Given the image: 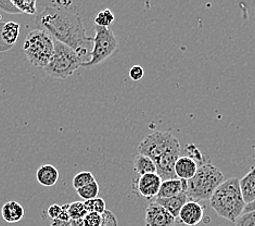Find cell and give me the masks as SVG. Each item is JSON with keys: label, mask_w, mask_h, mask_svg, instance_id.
Instances as JSON below:
<instances>
[{"label": "cell", "mask_w": 255, "mask_h": 226, "mask_svg": "<svg viewBox=\"0 0 255 226\" xmlns=\"http://www.w3.org/2000/svg\"><path fill=\"white\" fill-rule=\"evenodd\" d=\"M36 24L54 40L74 50L83 64L89 62L94 38L86 35L80 11L72 1H53L47 5L37 16Z\"/></svg>", "instance_id": "cell-1"}, {"label": "cell", "mask_w": 255, "mask_h": 226, "mask_svg": "<svg viewBox=\"0 0 255 226\" xmlns=\"http://www.w3.org/2000/svg\"><path fill=\"white\" fill-rule=\"evenodd\" d=\"M210 204L218 217L235 223L244 213L246 208L239 180L236 177L225 180L212 195Z\"/></svg>", "instance_id": "cell-2"}, {"label": "cell", "mask_w": 255, "mask_h": 226, "mask_svg": "<svg viewBox=\"0 0 255 226\" xmlns=\"http://www.w3.org/2000/svg\"><path fill=\"white\" fill-rule=\"evenodd\" d=\"M224 181L225 177L220 169L211 163H202L192 179L187 181L186 194L190 201L196 203L210 200Z\"/></svg>", "instance_id": "cell-3"}, {"label": "cell", "mask_w": 255, "mask_h": 226, "mask_svg": "<svg viewBox=\"0 0 255 226\" xmlns=\"http://www.w3.org/2000/svg\"><path fill=\"white\" fill-rule=\"evenodd\" d=\"M23 50L29 63L44 70L53 57L54 39L42 29L32 30L24 41Z\"/></svg>", "instance_id": "cell-4"}, {"label": "cell", "mask_w": 255, "mask_h": 226, "mask_svg": "<svg viewBox=\"0 0 255 226\" xmlns=\"http://www.w3.org/2000/svg\"><path fill=\"white\" fill-rule=\"evenodd\" d=\"M82 60L74 50L62 42L54 40L53 57L44 71L53 78L66 79L82 68Z\"/></svg>", "instance_id": "cell-5"}, {"label": "cell", "mask_w": 255, "mask_h": 226, "mask_svg": "<svg viewBox=\"0 0 255 226\" xmlns=\"http://www.w3.org/2000/svg\"><path fill=\"white\" fill-rule=\"evenodd\" d=\"M118 41L112 30L95 25V37L92 57L89 62L83 64V68H92L106 61L117 52Z\"/></svg>", "instance_id": "cell-6"}, {"label": "cell", "mask_w": 255, "mask_h": 226, "mask_svg": "<svg viewBox=\"0 0 255 226\" xmlns=\"http://www.w3.org/2000/svg\"><path fill=\"white\" fill-rule=\"evenodd\" d=\"M179 140L171 132H154L145 137L138 146V151L140 155L149 157L155 162L165 152L178 145Z\"/></svg>", "instance_id": "cell-7"}, {"label": "cell", "mask_w": 255, "mask_h": 226, "mask_svg": "<svg viewBox=\"0 0 255 226\" xmlns=\"http://www.w3.org/2000/svg\"><path fill=\"white\" fill-rule=\"evenodd\" d=\"M145 226H174L176 219L165 208L152 201L145 209Z\"/></svg>", "instance_id": "cell-8"}, {"label": "cell", "mask_w": 255, "mask_h": 226, "mask_svg": "<svg viewBox=\"0 0 255 226\" xmlns=\"http://www.w3.org/2000/svg\"><path fill=\"white\" fill-rule=\"evenodd\" d=\"M162 182V179L156 173H149L142 176H138V179L135 181V184H133V187L142 197L147 199H153L156 198L157 194L160 192Z\"/></svg>", "instance_id": "cell-9"}, {"label": "cell", "mask_w": 255, "mask_h": 226, "mask_svg": "<svg viewBox=\"0 0 255 226\" xmlns=\"http://www.w3.org/2000/svg\"><path fill=\"white\" fill-rule=\"evenodd\" d=\"M203 207L196 201H188L180 210L178 219L179 221L187 226H194L203 220Z\"/></svg>", "instance_id": "cell-10"}, {"label": "cell", "mask_w": 255, "mask_h": 226, "mask_svg": "<svg viewBox=\"0 0 255 226\" xmlns=\"http://www.w3.org/2000/svg\"><path fill=\"white\" fill-rule=\"evenodd\" d=\"M198 163L188 156L179 157L175 164V174L179 180L189 181L198 171Z\"/></svg>", "instance_id": "cell-11"}, {"label": "cell", "mask_w": 255, "mask_h": 226, "mask_svg": "<svg viewBox=\"0 0 255 226\" xmlns=\"http://www.w3.org/2000/svg\"><path fill=\"white\" fill-rule=\"evenodd\" d=\"M187 192V181L179 180V179H173L163 181L160 188V192L157 194L156 198H171L181 193Z\"/></svg>", "instance_id": "cell-12"}, {"label": "cell", "mask_w": 255, "mask_h": 226, "mask_svg": "<svg viewBox=\"0 0 255 226\" xmlns=\"http://www.w3.org/2000/svg\"><path fill=\"white\" fill-rule=\"evenodd\" d=\"M154 201L165 208V209L176 219L178 218L179 212L183 209V207L189 201V198H188L186 193H181L177 195V196H174L171 198H155Z\"/></svg>", "instance_id": "cell-13"}, {"label": "cell", "mask_w": 255, "mask_h": 226, "mask_svg": "<svg viewBox=\"0 0 255 226\" xmlns=\"http://www.w3.org/2000/svg\"><path fill=\"white\" fill-rule=\"evenodd\" d=\"M239 185L246 205L255 201V166L249 170L241 180H239Z\"/></svg>", "instance_id": "cell-14"}, {"label": "cell", "mask_w": 255, "mask_h": 226, "mask_svg": "<svg viewBox=\"0 0 255 226\" xmlns=\"http://www.w3.org/2000/svg\"><path fill=\"white\" fill-rule=\"evenodd\" d=\"M36 179L42 186H53L59 180V171L52 164H42L36 172Z\"/></svg>", "instance_id": "cell-15"}, {"label": "cell", "mask_w": 255, "mask_h": 226, "mask_svg": "<svg viewBox=\"0 0 255 226\" xmlns=\"http://www.w3.org/2000/svg\"><path fill=\"white\" fill-rule=\"evenodd\" d=\"M1 216L8 223L19 222L24 217V208L15 200L7 201L1 208Z\"/></svg>", "instance_id": "cell-16"}, {"label": "cell", "mask_w": 255, "mask_h": 226, "mask_svg": "<svg viewBox=\"0 0 255 226\" xmlns=\"http://www.w3.org/2000/svg\"><path fill=\"white\" fill-rule=\"evenodd\" d=\"M20 35V25L14 22H8L1 24L0 29V37L8 47L13 46L16 40L19 39Z\"/></svg>", "instance_id": "cell-17"}, {"label": "cell", "mask_w": 255, "mask_h": 226, "mask_svg": "<svg viewBox=\"0 0 255 226\" xmlns=\"http://www.w3.org/2000/svg\"><path fill=\"white\" fill-rule=\"evenodd\" d=\"M133 168H135L138 176H142L149 173H156V167L153 160L144 155L139 154L133 161Z\"/></svg>", "instance_id": "cell-18"}, {"label": "cell", "mask_w": 255, "mask_h": 226, "mask_svg": "<svg viewBox=\"0 0 255 226\" xmlns=\"http://www.w3.org/2000/svg\"><path fill=\"white\" fill-rule=\"evenodd\" d=\"M95 181L96 179L92 172H89V171H82V172H78L73 177V187L77 191V189L86 186Z\"/></svg>", "instance_id": "cell-19"}, {"label": "cell", "mask_w": 255, "mask_h": 226, "mask_svg": "<svg viewBox=\"0 0 255 226\" xmlns=\"http://www.w3.org/2000/svg\"><path fill=\"white\" fill-rule=\"evenodd\" d=\"M114 22V14L110 9H103L95 17V25L99 27H106L109 26Z\"/></svg>", "instance_id": "cell-20"}, {"label": "cell", "mask_w": 255, "mask_h": 226, "mask_svg": "<svg viewBox=\"0 0 255 226\" xmlns=\"http://www.w3.org/2000/svg\"><path fill=\"white\" fill-rule=\"evenodd\" d=\"M76 192L78 194V196H80L84 200L95 199V198H97V196H98L99 185H98V183L95 181V182L90 183V184H88L86 186L77 189Z\"/></svg>", "instance_id": "cell-21"}, {"label": "cell", "mask_w": 255, "mask_h": 226, "mask_svg": "<svg viewBox=\"0 0 255 226\" xmlns=\"http://www.w3.org/2000/svg\"><path fill=\"white\" fill-rule=\"evenodd\" d=\"M12 2L21 13H27L34 15L36 13V1L34 0H12Z\"/></svg>", "instance_id": "cell-22"}, {"label": "cell", "mask_w": 255, "mask_h": 226, "mask_svg": "<svg viewBox=\"0 0 255 226\" xmlns=\"http://www.w3.org/2000/svg\"><path fill=\"white\" fill-rule=\"evenodd\" d=\"M87 210L85 209L84 203L82 201H74V203L69 204V215L71 220L75 219H84L87 216Z\"/></svg>", "instance_id": "cell-23"}, {"label": "cell", "mask_w": 255, "mask_h": 226, "mask_svg": "<svg viewBox=\"0 0 255 226\" xmlns=\"http://www.w3.org/2000/svg\"><path fill=\"white\" fill-rule=\"evenodd\" d=\"M235 226H255V211L242 213L235 222Z\"/></svg>", "instance_id": "cell-24"}, {"label": "cell", "mask_w": 255, "mask_h": 226, "mask_svg": "<svg viewBox=\"0 0 255 226\" xmlns=\"http://www.w3.org/2000/svg\"><path fill=\"white\" fill-rule=\"evenodd\" d=\"M101 221L102 217L97 212H89L87 213V216L84 218L85 226H100Z\"/></svg>", "instance_id": "cell-25"}, {"label": "cell", "mask_w": 255, "mask_h": 226, "mask_svg": "<svg viewBox=\"0 0 255 226\" xmlns=\"http://www.w3.org/2000/svg\"><path fill=\"white\" fill-rule=\"evenodd\" d=\"M102 221L100 226H118V220L117 217L114 216V213L110 210H106L101 215Z\"/></svg>", "instance_id": "cell-26"}, {"label": "cell", "mask_w": 255, "mask_h": 226, "mask_svg": "<svg viewBox=\"0 0 255 226\" xmlns=\"http://www.w3.org/2000/svg\"><path fill=\"white\" fill-rule=\"evenodd\" d=\"M187 154H188V157H190L191 159H193L194 161H202L203 159V156L201 155V152L199 151V149L197 148V146H194L193 144H190L187 146Z\"/></svg>", "instance_id": "cell-27"}, {"label": "cell", "mask_w": 255, "mask_h": 226, "mask_svg": "<svg viewBox=\"0 0 255 226\" xmlns=\"http://www.w3.org/2000/svg\"><path fill=\"white\" fill-rule=\"evenodd\" d=\"M143 75H144V71L142 66L140 65H133L129 70V77L135 82H138L140 81V79H142Z\"/></svg>", "instance_id": "cell-28"}, {"label": "cell", "mask_w": 255, "mask_h": 226, "mask_svg": "<svg viewBox=\"0 0 255 226\" xmlns=\"http://www.w3.org/2000/svg\"><path fill=\"white\" fill-rule=\"evenodd\" d=\"M0 9L7 12V13H21V12L16 9L13 2H12V0H9V1H0Z\"/></svg>", "instance_id": "cell-29"}, {"label": "cell", "mask_w": 255, "mask_h": 226, "mask_svg": "<svg viewBox=\"0 0 255 226\" xmlns=\"http://www.w3.org/2000/svg\"><path fill=\"white\" fill-rule=\"evenodd\" d=\"M61 212H62V206L60 205L54 204L48 208V216H49V218H51V220L58 219L60 215H61Z\"/></svg>", "instance_id": "cell-30"}, {"label": "cell", "mask_w": 255, "mask_h": 226, "mask_svg": "<svg viewBox=\"0 0 255 226\" xmlns=\"http://www.w3.org/2000/svg\"><path fill=\"white\" fill-rule=\"evenodd\" d=\"M106 209V201L102 198L97 197L94 199V212L99 213V215H102L105 212Z\"/></svg>", "instance_id": "cell-31"}, {"label": "cell", "mask_w": 255, "mask_h": 226, "mask_svg": "<svg viewBox=\"0 0 255 226\" xmlns=\"http://www.w3.org/2000/svg\"><path fill=\"white\" fill-rule=\"evenodd\" d=\"M58 219L61 220V221H71V218L69 215V204H65L62 206V212Z\"/></svg>", "instance_id": "cell-32"}, {"label": "cell", "mask_w": 255, "mask_h": 226, "mask_svg": "<svg viewBox=\"0 0 255 226\" xmlns=\"http://www.w3.org/2000/svg\"><path fill=\"white\" fill-rule=\"evenodd\" d=\"M50 226H71L70 221H61L59 219H54L50 221Z\"/></svg>", "instance_id": "cell-33"}, {"label": "cell", "mask_w": 255, "mask_h": 226, "mask_svg": "<svg viewBox=\"0 0 255 226\" xmlns=\"http://www.w3.org/2000/svg\"><path fill=\"white\" fill-rule=\"evenodd\" d=\"M84 206H85V209L87 210V212H94V199H90V200H85L84 201Z\"/></svg>", "instance_id": "cell-34"}, {"label": "cell", "mask_w": 255, "mask_h": 226, "mask_svg": "<svg viewBox=\"0 0 255 226\" xmlns=\"http://www.w3.org/2000/svg\"><path fill=\"white\" fill-rule=\"evenodd\" d=\"M70 223H71V226H85L84 219H75V220H71Z\"/></svg>", "instance_id": "cell-35"}, {"label": "cell", "mask_w": 255, "mask_h": 226, "mask_svg": "<svg viewBox=\"0 0 255 226\" xmlns=\"http://www.w3.org/2000/svg\"><path fill=\"white\" fill-rule=\"evenodd\" d=\"M250 211H255V201H253V203L249 205H246L244 212H250Z\"/></svg>", "instance_id": "cell-36"}]
</instances>
